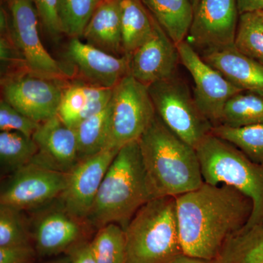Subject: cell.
I'll return each instance as SVG.
<instances>
[{"label": "cell", "mask_w": 263, "mask_h": 263, "mask_svg": "<svg viewBox=\"0 0 263 263\" xmlns=\"http://www.w3.org/2000/svg\"><path fill=\"white\" fill-rule=\"evenodd\" d=\"M183 253L217 258L230 238L245 228L252 216V200L230 185L204 182L176 197Z\"/></svg>", "instance_id": "obj_1"}, {"label": "cell", "mask_w": 263, "mask_h": 263, "mask_svg": "<svg viewBox=\"0 0 263 263\" xmlns=\"http://www.w3.org/2000/svg\"><path fill=\"white\" fill-rule=\"evenodd\" d=\"M138 142L154 199L176 197L204 183L196 149L175 135L157 114Z\"/></svg>", "instance_id": "obj_2"}, {"label": "cell", "mask_w": 263, "mask_h": 263, "mask_svg": "<svg viewBox=\"0 0 263 263\" xmlns=\"http://www.w3.org/2000/svg\"><path fill=\"white\" fill-rule=\"evenodd\" d=\"M138 141L118 152L86 219L90 229L111 223L125 229L137 212L152 200Z\"/></svg>", "instance_id": "obj_3"}, {"label": "cell", "mask_w": 263, "mask_h": 263, "mask_svg": "<svg viewBox=\"0 0 263 263\" xmlns=\"http://www.w3.org/2000/svg\"><path fill=\"white\" fill-rule=\"evenodd\" d=\"M126 263H169L183 254L176 197L152 199L124 229Z\"/></svg>", "instance_id": "obj_4"}, {"label": "cell", "mask_w": 263, "mask_h": 263, "mask_svg": "<svg viewBox=\"0 0 263 263\" xmlns=\"http://www.w3.org/2000/svg\"><path fill=\"white\" fill-rule=\"evenodd\" d=\"M195 149L204 182L230 185L252 200L253 211L245 228L263 224V164L255 163L229 142L212 133Z\"/></svg>", "instance_id": "obj_5"}, {"label": "cell", "mask_w": 263, "mask_h": 263, "mask_svg": "<svg viewBox=\"0 0 263 263\" xmlns=\"http://www.w3.org/2000/svg\"><path fill=\"white\" fill-rule=\"evenodd\" d=\"M148 88L156 113L182 141L196 148L212 134L214 126L199 108L187 85L177 76Z\"/></svg>", "instance_id": "obj_6"}, {"label": "cell", "mask_w": 263, "mask_h": 263, "mask_svg": "<svg viewBox=\"0 0 263 263\" xmlns=\"http://www.w3.org/2000/svg\"><path fill=\"white\" fill-rule=\"evenodd\" d=\"M110 108L108 148L138 141L157 115L148 86L131 75L114 88Z\"/></svg>", "instance_id": "obj_7"}, {"label": "cell", "mask_w": 263, "mask_h": 263, "mask_svg": "<svg viewBox=\"0 0 263 263\" xmlns=\"http://www.w3.org/2000/svg\"><path fill=\"white\" fill-rule=\"evenodd\" d=\"M13 43L32 73L68 80V69L57 61L43 46L38 30L37 12L32 0H8Z\"/></svg>", "instance_id": "obj_8"}, {"label": "cell", "mask_w": 263, "mask_h": 263, "mask_svg": "<svg viewBox=\"0 0 263 263\" xmlns=\"http://www.w3.org/2000/svg\"><path fill=\"white\" fill-rule=\"evenodd\" d=\"M66 81L20 72L2 79V99L32 120L44 122L58 114Z\"/></svg>", "instance_id": "obj_9"}, {"label": "cell", "mask_w": 263, "mask_h": 263, "mask_svg": "<svg viewBox=\"0 0 263 263\" xmlns=\"http://www.w3.org/2000/svg\"><path fill=\"white\" fill-rule=\"evenodd\" d=\"M69 174L32 163L9 175L1 186L0 205L22 211L49 205L63 193Z\"/></svg>", "instance_id": "obj_10"}, {"label": "cell", "mask_w": 263, "mask_h": 263, "mask_svg": "<svg viewBox=\"0 0 263 263\" xmlns=\"http://www.w3.org/2000/svg\"><path fill=\"white\" fill-rule=\"evenodd\" d=\"M180 62L193 77V95L199 108L213 125H219L226 103L242 91L203 60L186 40L178 45Z\"/></svg>", "instance_id": "obj_11"}, {"label": "cell", "mask_w": 263, "mask_h": 263, "mask_svg": "<svg viewBox=\"0 0 263 263\" xmlns=\"http://www.w3.org/2000/svg\"><path fill=\"white\" fill-rule=\"evenodd\" d=\"M237 0H200L194 11L188 41L200 53L233 46L239 22Z\"/></svg>", "instance_id": "obj_12"}, {"label": "cell", "mask_w": 263, "mask_h": 263, "mask_svg": "<svg viewBox=\"0 0 263 263\" xmlns=\"http://www.w3.org/2000/svg\"><path fill=\"white\" fill-rule=\"evenodd\" d=\"M65 59L71 79L99 87L114 89L129 75V57L109 54L79 38H71Z\"/></svg>", "instance_id": "obj_13"}, {"label": "cell", "mask_w": 263, "mask_h": 263, "mask_svg": "<svg viewBox=\"0 0 263 263\" xmlns=\"http://www.w3.org/2000/svg\"><path fill=\"white\" fill-rule=\"evenodd\" d=\"M119 151L106 148L81 160L74 167L69 174L65 190L57 199L66 211L86 221L102 181Z\"/></svg>", "instance_id": "obj_14"}, {"label": "cell", "mask_w": 263, "mask_h": 263, "mask_svg": "<svg viewBox=\"0 0 263 263\" xmlns=\"http://www.w3.org/2000/svg\"><path fill=\"white\" fill-rule=\"evenodd\" d=\"M55 208L37 218L33 229L32 242L41 258L67 254L71 249L86 240L89 227L86 221L70 214L57 200Z\"/></svg>", "instance_id": "obj_15"}, {"label": "cell", "mask_w": 263, "mask_h": 263, "mask_svg": "<svg viewBox=\"0 0 263 263\" xmlns=\"http://www.w3.org/2000/svg\"><path fill=\"white\" fill-rule=\"evenodd\" d=\"M32 138L38 152L32 163L70 174L80 162L75 129L62 122L58 115L41 123Z\"/></svg>", "instance_id": "obj_16"}, {"label": "cell", "mask_w": 263, "mask_h": 263, "mask_svg": "<svg viewBox=\"0 0 263 263\" xmlns=\"http://www.w3.org/2000/svg\"><path fill=\"white\" fill-rule=\"evenodd\" d=\"M179 61L177 46L158 24L155 35L129 57V75L149 86L176 76Z\"/></svg>", "instance_id": "obj_17"}, {"label": "cell", "mask_w": 263, "mask_h": 263, "mask_svg": "<svg viewBox=\"0 0 263 263\" xmlns=\"http://www.w3.org/2000/svg\"><path fill=\"white\" fill-rule=\"evenodd\" d=\"M200 55L242 91L263 95V65L238 51L235 45L204 51Z\"/></svg>", "instance_id": "obj_18"}, {"label": "cell", "mask_w": 263, "mask_h": 263, "mask_svg": "<svg viewBox=\"0 0 263 263\" xmlns=\"http://www.w3.org/2000/svg\"><path fill=\"white\" fill-rule=\"evenodd\" d=\"M112 93L113 89L99 87L72 79L64 88L57 115L73 129L84 119L106 108L111 100Z\"/></svg>", "instance_id": "obj_19"}, {"label": "cell", "mask_w": 263, "mask_h": 263, "mask_svg": "<svg viewBox=\"0 0 263 263\" xmlns=\"http://www.w3.org/2000/svg\"><path fill=\"white\" fill-rule=\"evenodd\" d=\"M122 0H100L82 37L87 44L114 56H125L122 36Z\"/></svg>", "instance_id": "obj_20"}, {"label": "cell", "mask_w": 263, "mask_h": 263, "mask_svg": "<svg viewBox=\"0 0 263 263\" xmlns=\"http://www.w3.org/2000/svg\"><path fill=\"white\" fill-rule=\"evenodd\" d=\"M141 1L176 46L186 40L195 11L191 0Z\"/></svg>", "instance_id": "obj_21"}, {"label": "cell", "mask_w": 263, "mask_h": 263, "mask_svg": "<svg viewBox=\"0 0 263 263\" xmlns=\"http://www.w3.org/2000/svg\"><path fill=\"white\" fill-rule=\"evenodd\" d=\"M121 8L123 50L130 57L155 35L158 23L141 0H122Z\"/></svg>", "instance_id": "obj_22"}, {"label": "cell", "mask_w": 263, "mask_h": 263, "mask_svg": "<svg viewBox=\"0 0 263 263\" xmlns=\"http://www.w3.org/2000/svg\"><path fill=\"white\" fill-rule=\"evenodd\" d=\"M110 101L100 113L84 119L75 128L79 160H82L108 148L110 129Z\"/></svg>", "instance_id": "obj_23"}, {"label": "cell", "mask_w": 263, "mask_h": 263, "mask_svg": "<svg viewBox=\"0 0 263 263\" xmlns=\"http://www.w3.org/2000/svg\"><path fill=\"white\" fill-rule=\"evenodd\" d=\"M215 259L216 263H263V224L243 228Z\"/></svg>", "instance_id": "obj_24"}, {"label": "cell", "mask_w": 263, "mask_h": 263, "mask_svg": "<svg viewBox=\"0 0 263 263\" xmlns=\"http://www.w3.org/2000/svg\"><path fill=\"white\" fill-rule=\"evenodd\" d=\"M37 152V143L32 137L18 132H1L0 166L2 174H13L28 165Z\"/></svg>", "instance_id": "obj_25"}, {"label": "cell", "mask_w": 263, "mask_h": 263, "mask_svg": "<svg viewBox=\"0 0 263 263\" xmlns=\"http://www.w3.org/2000/svg\"><path fill=\"white\" fill-rule=\"evenodd\" d=\"M263 124V95L243 91L226 103L219 125L240 127Z\"/></svg>", "instance_id": "obj_26"}, {"label": "cell", "mask_w": 263, "mask_h": 263, "mask_svg": "<svg viewBox=\"0 0 263 263\" xmlns=\"http://www.w3.org/2000/svg\"><path fill=\"white\" fill-rule=\"evenodd\" d=\"M212 134L229 142L255 163L263 164V124L240 127L217 125Z\"/></svg>", "instance_id": "obj_27"}, {"label": "cell", "mask_w": 263, "mask_h": 263, "mask_svg": "<svg viewBox=\"0 0 263 263\" xmlns=\"http://www.w3.org/2000/svg\"><path fill=\"white\" fill-rule=\"evenodd\" d=\"M90 243L96 263H126L125 231L119 224L111 223L97 230Z\"/></svg>", "instance_id": "obj_28"}, {"label": "cell", "mask_w": 263, "mask_h": 263, "mask_svg": "<svg viewBox=\"0 0 263 263\" xmlns=\"http://www.w3.org/2000/svg\"><path fill=\"white\" fill-rule=\"evenodd\" d=\"M235 48L263 65V10L240 14Z\"/></svg>", "instance_id": "obj_29"}, {"label": "cell", "mask_w": 263, "mask_h": 263, "mask_svg": "<svg viewBox=\"0 0 263 263\" xmlns=\"http://www.w3.org/2000/svg\"><path fill=\"white\" fill-rule=\"evenodd\" d=\"M100 0H58V15L62 33L71 38L83 33Z\"/></svg>", "instance_id": "obj_30"}, {"label": "cell", "mask_w": 263, "mask_h": 263, "mask_svg": "<svg viewBox=\"0 0 263 263\" xmlns=\"http://www.w3.org/2000/svg\"><path fill=\"white\" fill-rule=\"evenodd\" d=\"M24 211L0 205V247L33 245L32 228Z\"/></svg>", "instance_id": "obj_31"}, {"label": "cell", "mask_w": 263, "mask_h": 263, "mask_svg": "<svg viewBox=\"0 0 263 263\" xmlns=\"http://www.w3.org/2000/svg\"><path fill=\"white\" fill-rule=\"evenodd\" d=\"M41 123L21 113L8 102L2 99L0 101V130L18 132L32 137Z\"/></svg>", "instance_id": "obj_32"}, {"label": "cell", "mask_w": 263, "mask_h": 263, "mask_svg": "<svg viewBox=\"0 0 263 263\" xmlns=\"http://www.w3.org/2000/svg\"><path fill=\"white\" fill-rule=\"evenodd\" d=\"M43 28L53 39L62 33L58 15V0H32Z\"/></svg>", "instance_id": "obj_33"}, {"label": "cell", "mask_w": 263, "mask_h": 263, "mask_svg": "<svg viewBox=\"0 0 263 263\" xmlns=\"http://www.w3.org/2000/svg\"><path fill=\"white\" fill-rule=\"evenodd\" d=\"M37 257L33 245L0 247V263H34Z\"/></svg>", "instance_id": "obj_34"}, {"label": "cell", "mask_w": 263, "mask_h": 263, "mask_svg": "<svg viewBox=\"0 0 263 263\" xmlns=\"http://www.w3.org/2000/svg\"><path fill=\"white\" fill-rule=\"evenodd\" d=\"M70 263H96L91 243L89 240H84L75 246L67 252Z\"/></svg>", "instance_id": "obj_35"}, {"label": "cell", "mask_w": 263, "mask_h": 263, "mask_svg": "<svg viewBox=\"0 0 263 263\" xmlns=\"http://www.w3.org/2000/svg\"><path fill=\"white\" fill-rule=\"evenodd\" d=\"M237 5L240 14L263 10V0H237Z\"/></svg>", "instance_id": "obj_36"}, {"label": "cell", "mask_w": 263, "mask_h": 263, "mask_svg": "<svg viewBox=\"0 0 263 263\" xmlns=\"http://www.w3.org/2000/svg\"><path fill=\"white\" fill-rule=\"evenodd\" d=\"M169 263H216V259H205L181 254Z\"/></svg>", "instance_id": "obj_37"}, {"label": "cell", "mask_w": 263, "mask_h": 263, "mask_svg": "<svg viewBox=\"0 0 263 263\" xmlns=\"http://www.w3.org/2000/svg\"><path fill=\"white\" fill-rule=\"evenodd\" d=\"M42 263H70V259L67 254H64L62 257H56V258L49 259Z\"/></svg>", "instance_id": "obj_38"}, {"label": "cell", "mask_w": 263, "mask_h": 263, "mask_svg": "<svg viewBox=\"0 0 263 263\" xmlns=\"http://www.w3.org/2000/svg\"><path fill=\"white\" fill-rule=\"evenodd\" d=\"M200 0H191L192 3H193V5L194 7V9H195V8H196L197 4H198L199 2H200Z\"/></svg>", "instance_id": "obj_39"}]
</instances>
